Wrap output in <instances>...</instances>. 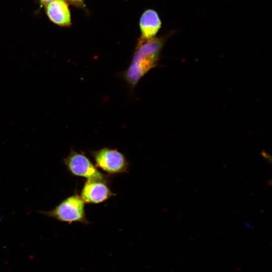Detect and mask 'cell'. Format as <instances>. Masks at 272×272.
Here are the masks:
<instances>
[{
  "label": "cell",
  "mask_w": 272,
  "mask_h": 272,
  "mask_svg": "<svg viewBox=\"0 0 272 272\" xmlns=\"http://www.w3.org/2000/svg\"><path fill=\"white\" fill-rule=\"evenodd\" d=\"M167 36L154 37L146 40H139L131 61L121 75L131 89L135 87L140 80L150 70L157 65Z\"/></svg>",
  "instance_id": "1"
},
{
  "label": "cell",
  "mask_w": 272,
  "mask_h": 272,
  "mask_svg": "<svg viewBox=\"0 0 272 272\" xmlns=\"http://www.w3.org/2000/svg\"><path fill=\"white\" fill-rule=\"evenodd\" d=\"M41 213L48 217L69 224L74 222L89 223L86 216L85 202L77 194L65 198L53 209Z\"/></svg>",
  "instance_id": "2"
},
{
  "label": "cell",
  "mask_w": 272,
  "mask_h": 272,
  "mask_svg": "<svg viewBox=\"0 0 272 272\" xmlns=\"http://www.w3.org/2000/svg\"><path fill=\"white\" fill-rule=\"evenodd\" d=\"M63 163L74 176L84 177L88 180L101 181L107 183V176L100 172L84 154L71 149Z\"/></svg>",
  "instance_id": "3"
},
{
  "label": "cell",
  "mask_w": 272,
  "mask_h": 272,
  "mask_svg": "<svg viewBox=\"0 0 272 272\" xmlns=\"http://www.w3.org/2000/svg\"><path fill=\"white\" fill-rule=\"evenodd\" d=\"M96 167L110 174L126 173L129 164L125 156L115 149L107 147L91 152Z\"/></svg>",
  "instance_id": "4"
},
{
  "label": "cell",
  "mask_w": 272,
  "mask_h": 272,
  "mask_svg": "<svg viewBox=\"0 0 272 272\" xmlns=\"http://www.w3.org/2000/svg\"><path fill=\"white\" fill-rule=\"evenodd\" d=\"M106 183L101 181L87 179L81 192V198L85 203L103 202L115 195Z\"/></svg>",
  "instance_id": "5"
},
{
  "label": "cell",
  "mask_w": 272,
  "mask_h": 272,
  "mask_svg": "<svg viewBox=\"0 0 272 272\" xmlns=\"http://www.w3.org/2000/svg\"><path fill=\"white\" fill-rule=\"evenodd\" d=\"M161 21L158 13L154 10H146L140 20L141 33L140 39L149 40L155 37L161 27Z\"/></svg>",
  "instance_id": "6"
},
{
  "label": "cell",
  "mask_w": 272,
  "mask_h": 272,
  "mask_svg": "<svg viewBox=\"0 0 272 272\" xmlns=\"http://www.w3.org/2000/svg\"><path fill=\"white\" fill-rule=\"evenodd\" d=\"M46 14L49 19L61 26H69L71 24L70 11L64 0H54L48 3Z\"/></svg>",
  "instance_id": "7"
},
{
  "label": "cell",
  "mask_w": 272,
  "mask_h": 272,
  "mask_svg": "<svg viewBox=\"0 0 272 272\" xmlns=\"http://www.w3.org/2000/svg\"><path fill=\"white\" fill-rule=\"evenodd\" d=\"M71 4L79 7H83L84 5V0H66Z\"/></svg>",
  "instance_id": "8"
},
{
  "label": "cell",
  "mask_w": 272,
  "mask_h": 272,
  "mask_svg": "<svg viewBox=\"0 0 272 272\" xmlns=\"http://www.w3.org/2000/svg\"><path fill=\"white\" fill-rule=\"evenodd\" d=\"M52 1H54V0H40L41 3L43 4H47Z\"/></svg>",
  "instance_id": "9"
}]
</instances>
